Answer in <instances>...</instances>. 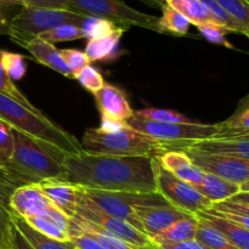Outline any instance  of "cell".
I'll return each mask as SVG.
<instances>
[{"label":"cell","instance_id":"6da1fadb","mask_svg":"<svg viewBox=\"0 0 249 249\" xmlns=\"http://www.w3.org/2000/svg\"><path fill=\"white\" fill-rule=\"evenodd\" d=\"M153 157L67 155L63 167L68 181L84 190L128 194H155Z\"/></svg>","mask_w":249,"mask_h":249},{"label":"cell","instance_id":"7a4b0ae2","mask_svg":"<svg viewBox=\"0 0 249 249\" xmlns=\"http://www.w3.org/2000/svg\"><path fill=\"white\" fill-rule=\"evenodd\" d=\"M15 147L11 158L0 170L15 187L36 185L46 180H67L63 160L67 155L14 130Z\"/></svg>","mask_w":249,"mask_h":249},{"label":"cell","instance_id":"3957f363","mask_svg":"<svg viewBox=\"0 0 249 249\" xmlns=\"http://www.w3.org/2000/svg\"><path fill=\"white\" fill-rule=\"evenodd\" d=\"M0 119L14 130L19 131L44 145L57 148L66 155H79L84 152L82 143L74 135L51 122L43 113H36L1 94Z\"/></svg>","mask_w":249,"mask_h":249},{"label":"cell","instance_id":"277c9868","mask_svg":"<svg viewBox=\"0 0 249 249\" xmlns=\"http://www.w3.org/2000/svg\"><path fill=\"white\" fill-rule=\"evenodd\" d=\"M80 143L85 153L119 157H160L169 151L160 141L138 133L128 125L114 133L90 128L85 130Z\"/></svg>","mask_w":249,"mask_h":249},{"label":"cell","instance_id":"5b68a950","mask_svg":"<svg viewBox=\"0 0 249 249\" xmlns=\"http://www.w3.org/2000/svg\"><path fill=\"white\" fill-rule=\"evenodd\" d=\"M126 125L138 133L160 141L169 151H181L192 142L214 138L221 130L220 123H163L136 116L135 113L126 121Z\"/></svg>","mask_w":249,"mask_h":249},{"label":"cell","instance_id":"8992f818","mask_svg":"<svg viewBox=\"0 0 249 249\" xmlns=\"http://www.w3.org/2000/svg\"><path fill=\"white\" fill-rule=\"evenodd\" d=\"M87 17L89 16L70 10L22 6L21 10L10 19L9 36L14 43L24 48L29 41L43 32L63 24L80 27Z\"/></svg>","mask_w":249,"mask_h":249},{"label":"cell","instance_id":"52a82bcc","mask_svg":"<svg viewBox=\"0 0 249 249\" xmlns=\"http://www.w3.org/2000/svg\"><path fill=\"white\" fill-rule=\"evenodd\" d=\"M68 10L85 16L108 19L119 27L135 26L160 33L157 16L133 9L123 0H70Z\"/></svg>","mask_w":249,"mask_h":249},{"label":"cell","instance_id":"ba28073f","mask_svg":"<svg viewBox=\"0 0 249 249\" xmlns=\"http://www.w3.org/2000/svg\"><path fill=\"white\" fill-rule=\"evenodd\" d=\"M84 190V189H83ZM84 194L96 208L108 215L118 218L143 232L142 225L136 216L135 208L139 206H170L160 194H128V192H107L84 190Z\"/></svg>","mask_w":249,"mask_h":249},{"label":"cell","instance_id":"9c48e42d","mask_svg":"<svg viewBox=\"0 0 249 249\" xmlns=\"http://www.w3.org/2000/svg\"><path fill=\"white\" fill-rule=\"evenodd\" d=\"M152 165L157 194H160L170 206L191 215H196L213 207V203L199 194L194 185L179 179L164 169L160 164V157L152 158Z\"/></svg>","mask_w":249,"mask_h":249},{"label":"cell","instance_id":"30bf717a","mask_svg":"<svg viewBox=\"0 0 249 249\" xmlns=\"http://www.w3.org/2000/svg\"><path fill=\"white\" fill-rule=\"evenodd\" d=\"M77 215L124 242H128L140 248L155 247V243L151 241V238L134 228L133 225L121 220V219L108 215L96 208L91 203V201L85 196L84 190L82 187H80L79 195H78Z\"/></svg>","mask_w":249,"mask_h":249},{"label":"cell","instance_id":"8fae6325","mask_svg":"<svg viewBox=\"0 0 249 249\" xmlns=\"http://www.w3.org/2000/svg\"><path fill=\"white\" fill-rule=\"evenodd\" d=\"M195 165L208 174L242 185L249 181V160L218 153L202 152L195 150H182Z\"/></svg>","mask_w":249,"mask_h":249},{"label":"cell","instance_id":"7c38bea8","mask_svg":"<svg viewBox=\"0 0 249 249\" xmlns=\"http://www.w3.org/2000/svg\"><path fill=\"white\" fill-rule=\"evenodd\" d=\"M135 212L142 225L143 233L151 240L174 225L177 221L191 215L173 206H139L135 208Z\"/></svg>","mask_w":249,"mask_h":249},{"label":"cell","instance_id":"4fadbf2b","mask_svg":"<svg viewBox=\"0 0 249 249\" xmlns=\"http://www.w3.org/2000/svg\"><path fill=\"white\" fill-rule=\"evenodd\" d=\"M53 206V204L44 195L38 184L17 187L9 198V208L11 213L17 214L23 219L43 215Z\"/></svg>","mask_w":249,"mask_h":249},{"label":"cell","instance_id":"5bb4252c","mask_svg":"<svg viewBox=\"0 0 249 249\" xmlns=\"http://www.w3.org/2000/svg\"><path fill=\"white\" fill-rule=\"evenodd\" d=\"M41 191L50 199L51 203L60 209L67 218L72 219L77 215L78 195L80 187L68 180H46L38 184Z\"/></svg>","mask_w":249,"mask_h":249},{"label":"cell","instance_id":"9a60e30c","mask_svg":"<svg viewBox=\"0 0 249 249\" xmlns=\"http://www.w3.org/2000/svg\"><path fill=\"white\" fill-rule=\"evenodd\" d=\"M100 114L104 117L126 122L134 111L128 101L125 92L119 88L105 83L104 87L94 95Z\"/></svg>","mask_w":249,"mask_h":249},{"label":"cell","instance_id":"2e32d148","mask_svg":"<svg viewBox=\"0 0 249 249\" xmlns=\"http://www.w3.org/2000/svg\"><path fill=\"white\" fill-rule=\"evenodd\" d=\"M160 162L164 169L194 186L202 182L206 175V173L195 165L189 156L182 151H168L160 156Z\"/></svg>","mask_w":249,"mask_h":249},{"label":"cell","instance_id":"e0dca14e","mask_svg":"<svg viewBox=\"0 0 249 249\" xmlns=\"http://www.w3.org/2000/svg\"><path fill=\"white\" fill-rule=\"evenodd\" d=\"M80 233L94 238L95 241H97L100 245L104 246L106 249H157L156 245L155 247H151V248H140V247H136V246L130 245V243L128 242H124V241L113 237V236H111L109 233L102 231L101 229L96 228V226L92 225V224L85 221L84 219L75 215L74 218L70 219L68 235H70V238H71L72 236L80 235Z\"/></svg>","mask_w":249,"mask_h":249},{"label":"cell","instance_id":"ac0fdd59","mask_svg":"<svg viewBox=\"0 0 249 249\" xmlns=\"http://www.w3.org/2000/svg\"><path fill=\"white\" fill-rule=\"evenodd\" d=\"M24 49H27V51L34 57V60L38 61L41 65L56 71L60 74L65 75L66 78H73L72 72L63 61L60 50L53 44L48 43L36 36L33 40L29 41L24 46Z\"/></svg>","mask_w":249,"mask_h":249},{"label":"cell","instance_id":"d6986e66","mask_svg":"<svg viewBox=\"0 0 249 249\" xmlns=\"http://www.w3.org/2000/svg\"><path fill=\"white\" fill-rule=\"evenodd\" d=\"M186 148L249 160V139H208L192 142Z\"/></svg>","mask_w":249,"mask_h":249},{"label":"cell","instance_id":"ffe728a7","mask_svg":"<svg viewBox=\"0 0 249 249\" xmlns=\"http://www.w3.org/2000/svg\"><path fill=\"white\" fill-rule=\"evenodd\" d=\"M196 216H198L202 220L213 226L214 229L220 231L238 249H249V231L246 230L243 226L218 215L212 209L201 212V213L196 214Z\"/></svg>","mask_w":249,"mask_h":249},{"label":"cell","instance_id":"44dd1931","mask_svg":"<svg viewBox=\"0 0 249 249\" xmlns=\"http://www.w3.org/2000/svg\"><path fill=\"white\" fill-rule=\"evenodd\" d=\"M199 194L203 195L212 203L228 201L241 192V185L206 173L202 182L195 186Z\"/></svg>","mask_w":249,"mask_h":249},{"label":"cell","instance_id":"7402d4cb","mask_svg":"<svg viewBox=\"0 0 249 249\" xmlns=\"http://www.w3.org/2000/svg\"><path fill=\"white\" fill-rule=\"evenodd\" d=\"M10 219L15 228L24 236V238L34 249H77L71 241H57L46 237L45 235L32 228L23 218L18 216L17 214L11 213Z\"/></svg>","mask_w":249,"mask_h":249},{"label":"cell","instance_id":"603a6c76","mask_svg":"<svg viewBox=\"0 0 249 249\" xmlns=\"http://www.w3.org/2000/svg\"><path fill=\"white\" fill-rule=\"evenodd\" d=\"M197 226H198V219L196 218V215H190L182 220L177 221L174 225L160 232V235L155 236L151 241L156 246H160L177 245V243L195 240Z\"/></svg>","mask_w":249,"mask_h":249},{"label":"cell","instance_id":"cb8c5ba5","mask_svg":"<svg viewBox=\"0 0 249 249\" xmlns=\"http://www.w3.org/2000/svg\"><path fill=\"white\" fill-rule=\"evenodd\" d=\"M128 29L129 28H126V27H118L111 36H106V38L88 40L84 53L90 60V62L113 58L114 53L118 49L121 38Z\"/></svg>","mask_w":249,"mask_h":249},{"label":"cell","instance_id":"d4e9b609","mask_svg":"<svg viewBox=\"0 0 249 249\" xmlns=\"http://www.w3.org/2000/svg\"><path fill=\"white\" fill-rule=\"evenodd\" d=\"M165 4L180 12L196 27L214 22L207 7L199 0H165Z\"/></svg>","mask_w":249,"mask_h":249},{"label":"cell","instance_id":"484cf974","mask_svg":"<svg viewBox=\"0 0 249 249\" xmlns=\"http://www.w3.org/2000/svg\"><path fill=\"white\" fill-rule=\"evenodd\" d=\"M162 16L158 17V29L160 33H169L177 36H184L189 33L191 22L182 16L180 12L168 6L162 7Z\"/></svg>","mask_w":249,"mask_h":249},{"label":"cell","instance_id":"4316f807","mask_svg":"<svg viewBox=\"0 0 249 249\" xmlns=\"http://www.w3.org/2000/svg\"><path fill=\"white\" fill-rule=\"evenodd\" d=\"M196 218L198 219V226H197L195 240L199 241L211 249H238L220 231L214 229L213 226L209 225L208 223L202 220L198 216H196Z\"/></svg>","mask_w":249,"mask_h":249},{"label":"cell","instance_id":"83f0119b","mask_svg":"<svg viewBox=\"0 0 249 249\" xmlns=\"http://www.w3.org/2000/svg\"><path fill=\"white\" fill-rule=\"evenodd\" d=\"M118 27L119 26L108 19L89 16L83 22L80 29H82L83 38L88 40H95V39H102L111 36Z\"/></svg>","mask_w":249,"mask_h":249},{"label":"cell","instance_id":"f1b7e54d","mask_svg":"<svg viewBox=\"0 0 249 249\" xmlns=\"http://www.w3.org/2000/svg\"><path fill=\"white\" fill-rule=\"evenodd\" d=\"M32 228L36 229L46 237L53 238L57 241H70V235L67 230L63 229L58 223L48 215H36L24 219Z\"/></svg>","mask_w":249,"mask_h":249},{"label":"cell","instance_id":"f546056e","mask_svg":"<svg viewBox=\"0 0 249 249\" xmlns=\"http://www.w3.org/2000/svg\"><path fill=\"white\" fill-rule=\"evenodd\" d=\"M199 1L207 7L208 12L211 14L212 18H213V21L215 22L216 24L225 27L226 29H229V31L231 32V33H240L243 34V36L247 34L246 29L243 28L240 23H237V22H236L235 19L221 7V5L219 4L216 0H199Z\"/></svg>","mask_w":249,"mask_h":249},{"label":"cell","instance_id":"4dcf8cb0","mask_svg":"<svg viewBox=\"0 0 249 249\" xmlns=\"http://www.w3.org/2000/svg\"><path fill=\"white\" fill-rule=\"evenodd\" d=\"M0 65L11 80H19L27 72L23 56L10 51L0 50Z\"/></svg>","mask_w":249,"mask_h":249},{"label":"cell","instance_id":"1f68e13d","mask_svg":"<svg viewBox=\"0 0 249 249\" xmlns=\"http://www.w3.org/2000/svg\"><path fill=\"white\" fill-rule=\"evenodd\" d=\"M38 38L48 41V43H62V41H73L78 39H83V33L80 27L73 26V24H63L56 28L49 29L39 34Z\"/></svg>","mask_w":249,"mask_h":249},{"label":"cell","instance_id":"d6a6232c","mask_svg":"<svg viewBox=\"0 0 249 249\" xmlns=\"http://www.w3.org/2000/svg\"><path fill=\"white\" fill-rule=\"evenodd\" d=\"M136 116L143 117V118L152 119V121L163 122V123H184L191 124L196 123L194 119L179 113V112L170 111V109H160V108H143L139 111H134Z\"/></svg>","mask_w":249,"mask_h":249},{"label":"cell","instance_id":"836d02e7","mask_svg":"<svg viewBox=\"0 0 249 249\" xmlns=\"http://www.w3.org/2000/svg\"><path fill=\"white\" fill-rule=\"evenodd\" d=\"M0 94L5 95V96L10 97V99L15 100L16 102L21 104L22 106L27 107L31 111L36 112V113L41 114V112L22 94L18 90V88L15 85L14 80H11V78L5 73V71L2 70L1 65H0Z\"/></svg>","mask_w":249,"mask_h":249},{"label":"cell","instance_id":"e575fe53","mask_svg":"<svg viewBox=\"0 0 249 249\" xmlns=\"http://www.w3.org/2000/svg\"><path fill=\"white\" fill-rule=\"evenodd\" d=\"M224 10L249 33V4L246 0H216ZM246 34V36H247Z\"/></svg>","mask_w":249,"mask_h":249},{"label":"cell","instance_id":"d590c367","mask_svg":"<svg viewBox=\"0 0 249 249\" xmlns=\"http://www.w3.org/2000/svg\"><path fill=\"white\" fill-rule=\"evenodd\" d=\"M199 34L203 36L209 43L216 44V45H223L228 49H233V45L226 39V34L231 33L225 27L219 26V24L211 22V23H204L201 26H197Z\"/></svg>","mask_w":249,"mask_h":249},{"label":"cell","instance_id":"8d00e7d4","mask_svg":"<svg viewBox=\"0 0 249 249\" xmlns=\"http://www.w3.org/2000/svg\"><path fill=\"white\" fill-rule=\"evenodd\" d=\"M74 79H77L80 83L84 89H87L88 91H90L91 94H96L100 89L105 85L104 77H102L101 72H100L97 68L92 67L91 65L87 66L85 68H83L80 72H78L74 75Z\"/></svg>","mask_w":249,"mask_h":249},{"label":"cell","instance_id":"74e56055","mask_svg":"<svg viewBox=\"0 0 249 249\" xmlns=\"http://www.w3.org/2000/svg\"><path fill=\"white\" fill-rule=\"evenodd\" d=\"M60 53L67 67L72 72L73 78L83 68L90 65V60L85 55L84 51L77 50V49H62V50H60Z\"/></svg>","mask_w":249,"mask_h":249},{"label":"cell","instance_id":"f35d334b","mask_svg":"<svg viewBox=\"0 0 249 249\" xmlns=\"http://www.w3.org/2000/svg\"><path fill=\"white\" fill-rule=\"evenodd\" d=\"M15 139L12 129L0 119V165L11 158L14 153Z\"/></svg>","mask_w":249,"mask_h":249},{"label":"cell","instance_id":"ab89813d","mask_svg":"<svg viewBox=\"0 0 249 249\" xmlns=\"http://www.w3.org/2000/svg\"><path fill=\"white\" fill-rule=\"evenodd\" d=\"M11 211L9 207L0 201V246L11 247L10 237H11Z\"/></svg>","mask_w":249,"mask_h":249},{"label":"cell","instance_id":"60d3db41","mask_svg":"<svg viewBox=\"0 0 249 249\" xmlns=\"http://www.w3.org/2000/svg\"><path fill=\"white\" fill-rule=\"evenodd\" d=\"M212 208L216 212H221V213H235L249 216V203H245V202L228 199V201L214 203Z\"/></svg>","mask_w":249,"mask_h":249},{"label":"cell","instance_id":"b9f144b4","mask_svg":"<svg viewBox=\"0 0 249 249\" xmlns=\"http://www.w3.org/2000/svg\"><path fill=\"white\" fill-rule=\"evenodd\" d=\"M224 128L238 129V130H249V108L243 109L240 113L233 114L226 121L221 122Z\"/></svg>","mask_w":249,"mask_h":249},{"label":"cell","instance_id":"7bdbcfd3","mask_svg":"<svg viewBox=\"0 0 249 249\" xmlns=\"http://www.w3.org/2000/svg\"><path fill=\"white\" fill-rule=\"evenodd\" d=\"M24 6L43 7V9H70V0H23Z\"/></svg>","mask_w":249,"mask_h":249},{"label":"cell","instance_id":"ee69618b","mask_svg":"<svg viewBox=\"0 0 249 249\" xmlns=\"http://www.w3.org/2000/svg\"><path fill=\"white\" fill-rule=\"evenodd\" d=\"M70 241L77 249H106L104 246L100 245L97 241H95L94 238L89 237L87 235H82V233L72 236Z\"/></svg>","mask_w":249,"mask_h":249},{"label":"cell","instance_id":"f6af8a7d","mask_svg":"<svg viewBox=\"0 0 249 249\" xmlns=\"http://www.w3.org/2000/svg\"><path fill=\"white\" fill-rule=\"evenodd\" d=\"M125 126L126 122L101 116V123H100L99 129L101 131H104V133H114V131L121 130V129L125 128Z\"/></svg>","mask_w":249,"mask_h":249},{"label":"cell","instance_id":"bcb514c9","mask_svg":"<svg viewBox=\"0 0 249 249\" xmlns=\"http://www.w3.org/2000/svg\"><path fill=\"white\" fill-rule=\"evenodd\" d=\"M12 224V223H11ZM10 246L11 249H34L29 245L28 241L24 238V236L17 230L14 226V224L11 225V237H10Z\"/></svg>","mask_w":249,"mask_h":249},{"label":"cell","instance_id":"7dc6e473","mask_svg":"<svg viewBox=\"0 0 249 249\" xmlns=\"http://www.w3.org/2000/svg\"><path fill=\"white\" fill-rule=\"evenodd\" d=\"M15 189H16V187L5 178V175L2 174V172L0 170V201L4 202L7 207H9L10 196H11V194L14 192Z\"/></svg>","mask_w":249,"mask_h":249},{"label":"cell","instance_id":"c3c4849f","mask_svg":"<svg viewBox=\"0 0 249 249\" xmlns=\"http://www.w3.org/2000/svg\"><path fill=\"white\" fill-rule=\"evenodd\" d=\"M156 247L158 249H211L197 240L186 241V242L177 243V245H160Z\"/></svg>","mask_w":249,"mask_h":249},{"label":"cell","instance_id":"681fc988","mask_svg":"<svg viewBox=\"0 0 249 249\" xmlns=\"http://www.w3.org/2000/svg\"><path fill=\"white\" fill-rule=\"evenodd\" d=\"M7 6H15V5L10 4V2L0 0V36H9L10 29V19L7 17L5 7Z\"/></svg>","mask_w":249,"mask_h":249},{"label":"cell","instance_id":"f907efd6","mask_svg":"<svg viewBox=\"0 0 249 249\" xmlns=\"http://www.w3.org/2000/svg\"><path fill=\"white\" fill-rule=\"evenodd\" d=\"M220 125H221V124H220ZM235 138L249 139V130L229 129V128H224V126L221 125L220 133H219L216 136H214L213 139H235Z\"/></svg>","mask_w":249,"mask_h":249},{"label":"cell","instance_id":"816d5d0a","mask_svg":"<svg viewBox=\"0 0 249 249\" xmlns=\"http://www.w3.org/2000/svg\"><path fill=\"white\" fill-rule=\"evenodd\" d=\"M211 209L214 212V213L218 214V215L223 216V218L229 219V220L233 221V223H237L238 225L243 226L246 230L249 231V216L241 215V214H235V213H221V212L214 211L213 208H211Z\"/></svg>","mask_w":249,"mask_h":249},{"label":"cell","instance_id":"f5cc1de1","mask_svg":"<svg viewBox=\"0 0 249 249\" xmlns=\"http://www.w3.org/2000/svg\"><path fill=\"white\" fill-rule=\"evenodd\" d=\"M231 201H237V202H245V203H249V192H240L236 196L231 198Z\"/></svg>","mask_w":249,"mask_h":249},{"label":"cell","instance_id":"db71d44e","mask_svg":"<svg viewBox=\"0 0 249 249\" xmlns=\"http://www.w3.org/2000/svg\"><path fill=\"white\" fill-rule=\"evenodd\" d=\"M141 1L146 2V4L151 5V6L160 7V9H162L165 5V0H141Z\"/></svg>","mask_w":249,"mask_h":249},{"label":"cell","instance_id":"11a10c76","mask_svg":"<svg viewBox=\"0 0 249 249\" xmlns=\"http://www.w3.org/2000/svg\"><path fill=\"white\" fill-rule=\"evenodd\" d=\"M4 1H7L10 2V4L15 5V6H24L23 4V0H4Z\"/></svg>","mask_w":249,"mask_h":249},{"label":"cell","instance_id":"9f6ffc18","mask_svg":"<svg viewBox=\"0 0 249 249\" xmlns=\"http://www.w3.org/2000/svg\"><path fill=\"white\" fill-rule=\"evenodd\" d=\"M241 192H249V181L241 185Z\"/></svg>","mask_w":249,"mask_h":249},{"label":"cell","instance_id":"6f0895ef","mask_svg":"<svg viewBox=\"0 0 249 249\" xmlns=\"http://www.w3.org/2000/svg\"><path fill=\"white\" fill-rule=\"evenodd\" d=\"M0 249H11V247H2V246H0Z\"/></svg>","mask_w":249,"mask_h":249},{"label":"cell","instance_id":"680465c9","mask_svg":"<svg viewBox=\"0 0 249 249\" xmlns=\"http://www.w3.org/2000/svg\"><path fill=\"white\" fill-rule=\"evenodd\" d=\"M247 36V38L249 39V33H248V34H247V36Z\"/></svg>","mask_w":249,"mask_h":249},{"label":"cell","instance_id":"91938a15","mask_svg":"<svg viewBox=\"0 0 249 249\" xmlns=\"http://www.w3.org/2000/svg\"><path fill=\"white\" fill-rule=\"evenodd\" d=\"M246 1H247V2H248V4H249V0H246Z\"/></svg>","mask_w":249,"mask_h":249},{"label":"cell","instance_id":"94428289","mask_svg":"<svg viewBox=\"0 0 249 249\" xmlns=\"http://www.w3.org/2000/svg\"><path fill=\"white\" fill-rule=\"evenodd\" d=\"M140 1H141V0H140Z\"/></svg>","mask_w":249,"mask_h":249},{"label":"cell","instance_id":"6125c7cd","mask_svg":"<svg viewBox=\"0 0 249 249\" xmlns=\"http://www.w3.org/2000/svg\"><path fill=\"white\" fill-rule=\"evenodd\" d=\"M157 249H158V248H157Z\"/></svg>","mask_w":249,"mask_h":249}]
</instances>
